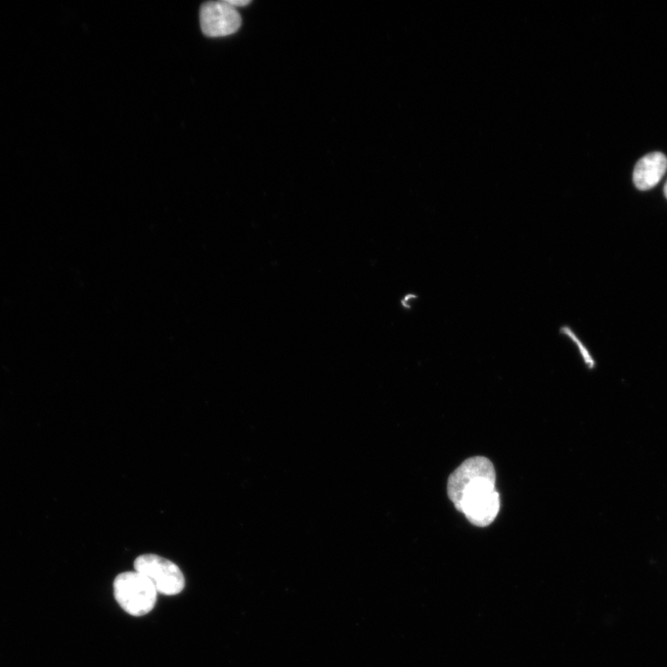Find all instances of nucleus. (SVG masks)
<instances>
[{"mask_svg":"<svg viewBox=\"0 0 667 667\" xmlns=\"http://www.w3.org/2000/svg\"><path fill=\"white\" fill-rule=\"evenodd\" d=\"M496 471L491 460L482 456L466 460L448 480V496L456 508L463 513L479 510L495 502Z\"/></svg>","mask_w":667,"mask_h":667,"instance_id":"1","label":"nucleus"},{"mask_svg":"<svg viewBox=\"0 0 667 667\" xmlns=\"http://www.w3.org/2000/svg\"><path fill=\"white\" fill-rule=\"evenodd\" d=\"M113 590L119 605L133 616L151 613L157 603L158 592L154 585L149 578L137 571L117 575Z\"/></svg>","mask_w":667,"mask_h":667,"instance_id":"2","label":"nucleus"},{"mask_svg":"<svg viewBox=\"0 0 667 667\" xmlns=\"http://www.w3.org/2000/svg\"><path fill=\"white\" fill-rule=\"evenodd\" d=\"M133 567L149 578L158 593L173 596L185 588V576L181 568L159 555H142L136 559Z\"/></svg>","mask_w":667,"mask_h":667,"instance_id":"3","label":"nucleus"},{"mask_svg":"<svg viewBox=\"0 0 667 667\" xmlns=\"http://www.w3.org/2000/svg\"><path fill=\"white\" fill-rule=\"evenodd\" d=\"M201 26L209 37H222L235 34L241 25V17L227 0L210 2L201 8Z\"/></svg>","mask_w":667,"mask_h":667,"instance_id":"4","label":"nucleus"},{"mask_svg":"<svg viewBox=\"0 0 667 667\" xmlns=\"http://www.w3.org/2000/svg\"><path fill=\"white\" fill-rule=\"evenodd\" d=\"M667 170V158L661 152L642 157L635 166L633 181L640 191H650L662 181Z\"/></svg>","mask_w":667,"mask_h":667,"instance_id":"5","label":"nucleus"},{"mask_svg":"<svg viewBox=\"0 0 667 667\" xmlns=\"http://www.w3.org/2000/svg\"><path fill=\"white\" fill-rule=\"evenodd\" d=\"M566 336H568L576 344L578 348H581V352L583 354V358H584L587 365L590 366L591 368L594 367V362L591 358L590 353L588 350L584 348V346L582 344L580 339H577L575 335L572 332L571 329H567V331L564 330V332Z\"/></svg>","mask_w":667,"mask_h":667,"instance_id":"6","label":"nucleus"},{"mask_svg":"<svg viewBox=\"0 0 667 667\" xmlns=\"http://www.w3.org/2000/svg\"><path fill=\"white\" fill-rule=\"evenodd\" d=\"M227 3L234 8L247 6L251 4L250 0H227Z\"/></svg>","mask_w":667,"mask_h":667,"instance_id":"7","label":"nucleus"},{"mask_svg":"<svg viewBox=\"0 0 667 667\" xmlns=\"http://www.w3.org/2000/svg\"><path fill=\"white\" fill-rule=\"evenodd\" d=\"M663 191H664V195H665V197H666V199H667V181H666V183H665V186H664Z\"/></svg>","mask_w":667,"mask_h":667,"instance_id":"8","label":"nucleus"}]
</instances>
